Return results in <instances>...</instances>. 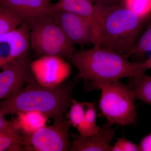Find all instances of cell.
<instances>
[{
    "label": "cell",
    "mask_w": 151,
    "mask_h": 151,
    "mask_svg": "<svg viewBox=\"0 0 151 151\" xmlns=\"http://www.w3.org/2000/svg\"><path fill=\"white\" fill-rule=\"evenodd\" d=\"M67 60L77 68L78 78L89 90L99 84L139 76L149 69L146 61L131 62L124 55L100 46L75 50Z\"/></svg>",
    "instance_id": "cell-1"
},
{
    "label": "cell",
    "mask_w": 151,
    "mask_h": 151,
    "mask_svg": "<svg viewBox=\"0 0 151 151\" xmlns=\"http://www.w3.org/2000/svg\"><path fill=\"white\" fill-rule=\"evenodd\" d=\"M78 78L49 86L40 84L33 74L22 89L8 98L0 100V114L4 116L37 111L54 122L62 121L73 100V90Z\"/></svg>",
    "instance_id": "cell-2"
},
{
    "label": "cell",
    "mask_w": 151,
    "mask_h": 151,
    "mask_svg": "<svg viewBox=\"0 0 151 151\" xmlns=\"http://www.w3.org/2000/svg\"><path fill=\"white\" fill-rule=\"evenodd\" d=\"M98 24L96 44L127 57L137 43L147 22L120 4H96Z\"/></svg>",
    "instance_id": "cell-3"
},
{
    "label": "cell",
    "mask_w": 151,
    "mask_h": 151,
    "mask_svg": "<svg viewBox=\"0 0 151 151\" xmlns=\"http://www.w3.org/2000/svg\"><path fill=\"white\" fill-rule=\"evenodd\" d=\"M29 41L36 54L67 59L75 51L51 14L30 22Z\"/></svg>",
    "instance_id": "cell-4"
},
{
    "label": "cell",
    "mask_w": 151,
    "mask_h": 151,
    "mask_svg": "<svg viewBox=\"0 0 151 151\" xmlns=\"http://www.w3.org/2000/svg\"><path fill=\"white\" fill-rule=\"evenodd\" d=\"M95 89L101 91L99 107L107 122L126 126L136 122L135 99L129 84L118 81L99 84Z\"/></svg>",
    "instance_id": "cell-5"
},
{
    "label": "cell",
    "mask_w": 151,
    "mask_h": 151,
    "mask_svg": "<svg viewBox=\"0 0 151 151\" xmlns=\"http://www.w3.org/2000/svg\"><path fill=\"white\" fill-rule=\"evenodd\" d=\"M70 124L68 119L45 125L29 135H22V145L27 151H66L72 141L68 132Z\"/></svg>",
    "instance_id": "cell-6"
},
{
    "label": "cell",
    "mask_w": 151,
    "mask_h": 151,
    "mask_svg": "<svg viewBox=\"0 0 151 151\" xmlns=\"http://www.w3.org/2000/svg\"><path fill=\"white\" fill-rule=\"evenodd\" d=\"M1 68L0 100L8 98L22 89L33 75L27 53Z\"/></svg>",
    "instance_id": "cell-7"
},
{
    "label": "cell",
    "mask_w": 151,
    "mask_h": 151,
    "mask_svg": "<svg viewBox=\"0 0 151 151\" xmlns=\"http://www.w3.org/2000/svg\"><path fill=\"white\" fill-rule=\"evenodd\" d=\"M51 15L72 45H94V29L88 20L75 14L61 11L53 12Z\"/></svg>",
    "instance_id": "cell-8"
},
{
    "label": "cell",
    "mask_w": 151,
    "mask_h": 151,
    "mask_svg": "<svg viewBox=\"0 0 151 151\" xmlns=\"http://www.w3.org/2000/svg\"><path fill=\"white\" fill-rule=\"evenodd\" d=\"M31 68L37 80L46 86L61 84L70 73V66L64 59L53 55L40 57L31 62Z\"/></svg>",
    "instance_id": "cell-9"
},
{
    "label": "cell",
    "mask_w": 151,
    "mask_h": 151,
    "mask_svg": "<svg viewBox=\"0 0 151 151\" xmlns=\"http://www.w3.org/2000/svg\"><path fill=\"white\" fill-rule=\"evenodd\" d=\"M29 43V26L27 22L1 37L0 68L26 54Z\"/></svg>",
    "instance_id": "cell-10"
},
{
    "label": "cell",
    "mask_w": 151,
    "mask_h": 151,
    "mask_svg": "<svg viewBox=\"0 0 151 151\" xmlns=\"http://www.w3.org/2000/svg\"><path fill=\"white\" fill-rule=\"evenodd\" d=\"M52 4L50 0H0V5L28 23L53 12Z\"/></svg>",
    "instance_id": "cell-11"
},
{
    "label": "cell",
    "mask_w": 151,
    "mask_h": 151,
    "mask_svg": "<svg viewBox=\"0 0 151 151\" xmlns=\"http://www.w3.org/2000/svg\"><path fill=\"white\" fill-rule=\"evenodd\" d=\"M112 125L107 123L100 127L98 132L89 137H81L72 134V144L70 151H111V141L115 135L116 129Z\"/></svg>",
    "instance_id": "cell-12"
},
{
    "label": "cell",
    "mask_w": 151,
    "mask_h": 151,
    "mask_svg": "<svg viewBox=\"0 0 151 151\" xmlns=\"http://www.w3.org/2000/svg\"><path fill=\"white\" fill-rule=\"evenodd\" d=\"M53 12L61 11L75 14L86 19L94 28L96 44L98 23V9L89 0H59L52 4Z\"/></svg>",
    "instance_id": "cell-13"
},
{
    "label": "cell",
    "mask_w": 151,
    "mask_h": 151,
    "mask_svg": "<svg viewBox=\"0 0 151 151\" xmlns=\"http://www.w3.org/2000/svg\"><path fill=\"white\" fill-rule=\"evenodd\" d=\"M15 117L17 125L22 135L34 133L45 126L48 118L37 111L21 112Z\"/></svg>",
    "instance_id": "cell-14"
},
{
    "label": "cell",
    "mask_w": 151,
    "mask_h": 151,
    "mask_svg": "<svg viewBox=\"0 0 151 151\" xmlns=\"http://www.w3.org/2000/svg\"><path fill=\"white\" fill-rule=\"evenodd\" d=\"M129 79L128 84L134 99L151 105V76L144 73Z\"/></svg>",
    "instance_id": "cell-15"
},
{
    "label": "cell",
    "mask_w": 151,
    "mask_h": 151,
    "mask_svg": "<svg viewBox=\"0 0 151 151\" xmlns=\"http://www.w3.org/2000/svg\"><path fill=\"white\" fill-rule=\"evenodd\" d=\"M85 107V116L83 122L78 127L77 129L81 137H89L96 134L100 127L96 124V111L94 103L84 102Z\"/></svg>",
    "instance_id": "cell-16"
},
{
    "label": "cell",
    "mask_w": 151,
    "mask_h": 151,
    "mask_svg": "<svg viewBox=\"0 0 151 151\" xmlns=\"http://www.w3.org/2000/svg\"><path fill=\"white\" fill-rule=\"evenodd\" d=\"M119 4L147 22L151 18V0H121Z\"/></svg>",
    "instance_id": "cell-17"
},
{
    "label": "cell",
    "mask_w": 151,
    "mask_h": 151,
    "mask_svg": "<svg viewBox=\"0 0 151 151\" xmlns=\"http://www.w3.org/2000/svg\"><path fill=\"white\" fill-rule=\"evenodd\" d=\"M22 22L13 12L0 5V37L17 28Z\"/></svg>",
    "instance_id": "cell-18"
},
{
    "label": "cell",
    "mask_w": 151,
    "mask_h": 151,
    "mask_svg": "<svg viewBox=\"0 0 151 151\" xmlns=\"http://www.w3.org/2000/svg\"><path fill=\"white\" fill-rule=\"evenodd\" d=\"M149 52H151V21L140 36L134 48L127 57L129 58L134 55L143 57Z\"/></svg>",
    "instance_id": "cell-19"
},
{
    "label": "cell",
    "mask_w": 151,
    "mask_h": 151,
    "mask_svg": "<svg viewBox=\"0 0 151 151\" xmlns=\"http://www.w3.org/2000/svg\"><path fill=\"white\" fill-rule=\"evenodd\" d=\"M69 108L68 121L70 125L77 128L83 122L85 116L84 102L80 103L73 99Z\"/></svg>",
    "instance_id": "cell-20"
},
{
    "label": "cell",
    "mask_w": 151,
    "mask_h": 151,
    "mask_svg": "<svg viewBox=\"0 0 151 151\" xmlns=\"http://www.w3.org/2000/svg\"><path fill=\"white\" fill-rule=\"evenodd\" d=\"M22 137L20 133L0 131V151H8L13 145H22Z\"/></svg>",
    "instance_id": "cell-21"
},
{
    "label": "cell",
    "mask_w": 151,
    "mask_h": 151,
    "mask_svg": "<svg viewBox=\"0 0 151 151\" xmlns=\"http://www.w3.org/2000/svg\"><path fill=\"white\" fill-rule=\"evenodd\" d=\"M139 145L128 140L124 137L118 139L113 146L111 151H139Z\"/></svg>",
    "instance_id": "cell-22"
},
{
    "label": "cell",
    "mask_w": 151,
    "mask_h": 151,
    "mask_svg": "<svg viewBox=\"0 0 151 151\" xmlns=\"http://www.w3.org/2000/svg\"><path fill=\"white\" fill-rule=\"evenodd\" d=\"M139 145L140 151H151V133L143 138Z\"/></svg>",
    "instance_id": "cell-23"
},
{
    "label": "cell",
    "mask_w": 151,
    "mask_h": 151,
    "mask_svg": "<svg viewBox=\"0 0 151 151\" xmlns=\"http://www.w3.org/2000/svg\"><path fill=\"white\" fill-rule=\"evenodd\" d=\"M94 4L109 6L119 4L121 0H89Z\"/></svg>",
    "instance_id": "cell-24"
},
{
    "label": "cell",
    "mask_w": 151,
    "mask_h": 151,
    "mask_svg": "<svg viewBox=\"0 0 151 151\" xmlns=\"http://www.w3.org/2000/svg\"><path fill=\"white\" fill-rule=\"evenodd\" d=\"M146 62H147V64L149 69L151 68V53L149 59L146 60Z\"/></svg>",
    "instance_id": "cell-25"
}]
</instances>
